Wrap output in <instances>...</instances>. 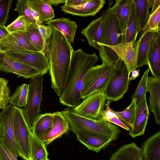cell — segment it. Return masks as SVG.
Returning <instances> with one entry per match:
<instances>
[{
  "label": "cell",
  "instance_id": "6da1fadb",
  "mask_svg": "<svg viewBox=\"0 0 160 160\" xmlns=\"http://www.w3.org/2000/svg\"><path fill=\"white\" fill-rule=\"evenodd\" d=\"M73 51L65 37L52 28L51 35L45 44V54L50 64L51 88L59 97L65 88Z\"/></svg>",
  "mask_w": 160,
  "mask_h": 160
},
{
  "label": "cell",
  "instance_id": "7a4b0ae2",
  "mask_svg": "<svg viewBox=\"0 0 160 160\" xmlns=\"http://www.w3.org/2000/svg\"><path fill=\"white\" fill-rule=\"evenodd\" d=\"M98 59L95 52L88 54L81 48L73 51L65 88L59 97L61 104L73 108L80 103L86 76Z\"/></svg>",
  "mask_w": 160,
  "mask_h": 160
},
{
  "label": "cell",
  "instance_id": "3957f363",
  "mask_svg": "<svg viewBox=\"0 0 160 160\" xmlns=\"http://www.w3.org/2000/svg\"><path fill=\"white\" fill-rule=\"evenodd\" d=\"M68 121L70 130L75 133L82 131L106 138L112 141L117 140L121 130L117 125L104 118L100 121L92 120L80 116L68 107L62 111Z\"/></svg>",
  "mask_w": 160,
  "mask_h": 160
},
{
  "label": "cell",
  "instance_id": "277c9868",
  "mask_svg": "<svg viewBox=\"0 0 160 160\" xmlns=\"http://www.w3.org/2000/svg\"><path fill=\"white\" fill-rule=\"evenodd\" d=\"M101 16L102 19V32L99 51L102 61L104 59L107 47L114 46L124 42V36L121 33L117 16L111 6L104 11Z\"/></svg>",
  "mask_w": 160,
  "mask_h": 160
},
{
  "label": "cell",
  "instance_id": "5b68a950",
  "mask_svg": "<svg viewBox=\"0 0 160 160\" xmlns=\"http://www.w3.org/2000/svg\"><path fill=\"white\" fill-rule=\"evenodd\" d=\"M114 66L102 63L91 68L86 76L81 94V99L98 91L104 90L113 72Z\"/></svg>",
  "mask_w": 160,
  "mask_h": 160
},
{
  "label": "cell",
  "instance_id": "8992f818",
  "mask_svg": "<svg viewBox=\"0 0 160 160\" xmlns=\"http://www.w3.org/2000/svg\"><path fill=\"white\" fill-rule=\"evenodd\" d=\"M129 78L125 64L119 58L104 90L106 99L111 102H116L122 98L128 89Z\"/></svg>",
  "mask_w": 160,
  "mask_h": 160
},
{
  "label": "cell",
  "instance_id": "52a82bcc",
  "mask_svg": "<svg viewBox=\"0 0 160 160\" xmlns=\"http://www.w3.org/2000/svg\"><path fill=\"white\" fill-rule=\"evenodd\" d=\"M43 76L41 75L30 78L28 84L27 103L21 109L22 114L30 128L40 114V106L42 99Z\"/></svg>",
  "mask_w": 160,
  "mask_h": 160
},
{
  "label": "cell",
  "instance_id": "ba28073f",
  "mask_svg": "<svg viewBox=\"0 0 160 160\" xmlns=\"http://www.w3.org/2000/svg\"><path fill=\"white\" fill-rule=\"evenodd\" d=\"M106 100L104 91H98L86 98L79 105L72 109L74 112L82 117L100 121L103 118Z\"/></svg>",
  "mask_w": 160,
  "mask_h": 160
},
{
  "label": "cell",
  "instance_id": "9c48e42d",
  "mask_svg": "<svg viewBox=\"0 0 160 160\" xmlns=\"http://www.w3.org/2000/svg\"><path fill=\"white\" fill-rule=\"evenodd\" d=\"M14 127L15 143L19 156L30 160L29 138L32 133L22 112L21 108L14 106Z\"/></svg>",
  "mask_w": 160,
  "mask_h": 160
},
{
  "label": "cell",
  "instance_id": "30bf717a",
  "mask_svg": "<svg viewBox=\"0 0 160 160\" xmlns=\"http://www.w3.org/2000/svg\"><path fill=\"white\" fill-rule=\"evenodd\" d=\"M9 56L33 67L43 75L49 70V60L45 53L30 51H10L5 52Z\"/></svg>",
  "mask_w": 160,
  "mask_h": 160
},
{
  "label": "cell",
  "instance_id": "8fae6325",
  "mask_svg": "<svg viewBox=\"0 0 160 160\" xmlns=\"http://www.w3.org/2000/svg\"><path fill=\"white\" fill-rule=\"evenodd\" d=\"M0 71L12 73L18 77L26 79L42 75L35 68L12 58L5 52H0Z\"/></svg>",
  "mask_w": 160,
  "mask_h": 160
},
{
  "label": "cell",
  "instance_id": "7c38bea8",
  "mask_svg": "<svg viewBox=\"0 0 160 160\" xmlns=\"http://www.w3.org/2000/svg\"><path fill=\"white\" fill-rule=\"evenodd\" d=\"M13 107L11 104L8 105L0 112V122L3 130L4 143L9 151L17 158L19 155L15 139Z\"/></svg>",
  "mask_w": 160,
  "mask_h": 160
},
{
  "label": "cell",
  "instance_id": "4fadbf2b",
  "mask_svg": "<svg viewBox=\"0 0 160 160\" xmlns=\"http://www.w3.org/2000/svg\"><path fill=\"white\" fill-rule=\"evenodd\" d=\"M17 50L39 52L28 39L25 31L9 32L0 40V52Z\"/></svg>",
  "mask_w": 160,
  "mask_h": 160
},
{
  "label": "cell",
  "instance_id": "5bb4252c",
  "mask_svg": "<svg viewBox=\"0 0 160 160\" xmlns=\"http://www.w3.org/2000/svg\"><path fill=\"white\" fill-rule=\"evenodd\" d=\"M160 32L153 31L147 54L149 69L153 77L160 78Z\"/></svg>",
  "mask_w": 160,
  "mask_h": 160
},
{
  "label": "cell",
  "instance_id": "9a60e30c",
  "mask_svg": "<svg viewBox=\"0 0 160 160\" xmlns=\"http://www.w3.org/2000/svg\"><path fill=\"white\" fill-rule=\"evenodd\" d=\"M106 3L104 0H89L86 3L78 6L64 5L61 7V11L73 15L94 17Z\"/></svg>",
  "mask_w": 160,
  "mask_h": 160
},
{
  "label": "cell",
  "instance_id": "2e32d148",
  "mask_svg": "<svg viewBox=\"0 0 160 160\" xmlns=\"http://www.w3.org/2000/svg\"><path fill=\"white\" fill-rule=\"evenodd\" d=\"M147 92L150 94L148 109L153 113L156 123L160 125V78L148 77Z\"/></svg>",
  "mask_w": 160,
  "mask_h": 160
},
{
  "label": "cell",
  "instance_id": "e0dca14e",
  "mask_svg": "<svg viewBox=\"0 0 160 160\" xmlns=\"http://www.w3.org/2000/svg\"><path fill=\"white\" fill-rule=\"evenodd\" d=\"M153 31L148 29L141 32L138 40L135 42L133 49L137 68L148 65L147 54Z\"/></svg>",
  "mask_w": 160,
  "mask_h": 160
},
{
  "label": "cell",
  "instance_id": "ac0fdd59",
  "mask_svg": "<svg viewBox=\"0 0 160 160\" xmlns=\"http://www.w3.org/2000/svg\"><path fill=\"white\" fill-rule=\"evenodd\" d=\"M149 116L146 96L140 104L137 106L133 126L129 130V135L132 137L134 138L144 134Z\"/></svg>",
  "mask_w": 160,
  "mask_h": 160
},
{
  "label": "cell",
  "instance_id": "d6986e66",
  "mask_svg": "<svg viewBox=\"0 0 160 160\" xmlns=\"http://www.w3.org/2000/svg\"><path fill=\"white\" fill-rule=\"evenodd\" d=\"M53 122L52 127L45 137L46 146L70 130L69 123L62 111L53 113Z\"/></svg>",
  "mask_w": 160,
  "mask_h": 160
},
{
  "label": "cell",
  "instance_id": "ffe728a7",
  "mask_svg": "<svg viewBox=\"0 0 160 160\" xmlns=\"http://www.w3.org/2000/svg\"><path fill=\"white\" fill-rule=\"evenodd\" d=\"M77 139L88 149L97 153L108 146L112 141L110 139L82 131L74 133Z\"/></svg>",
  "mask_w": 160,
  "mask_h": 160
},
{
  "label": "cell",
  "instance_id": "44dd1931",
  "mask_svg": "<svg viewBox=\"0 0 160 160\" xmlns=\"http://www.w3.org/2000/svg\"><path fill=\"white\" fill-rule=\"evenodd\" d=\"M81 32L86 38L88 44L99 51L100 47L98 44L101 43L102 37V17L92 20Z\"/></svg>",
  "mask_w": 160,
  "mask_h": 160
},
{
  "label": "cell",
  "instance_id": "7402d4cb",
  "mask_svg": "<svg viewBox=\"0 0 160 160\" xmlns=\"http://www.w3.org/2000/svg\"><path fill=\"white\" fill-rule=\"evenodd\" d=\"M46 24L61 32L69 43H73L78 27L75 22L68 18L62 17L51 19L47 22Z\"/></svg>",
  "mask_w": 160,
  "mask_h": 160
},
{
  "label": "cell",
  "instance_id": "603a6c76",
  "mask_svg": "<svg viewBox=\"0 0 160 160\" xmlns=\"http://www.w3.org/2000/svg\"><path fill=\"white\" fill-rule=\"evenodd\" d=\"M141 149L143 160H160V131L146 140Z\"/></svg>",
  "mask_w": 160,
  "mask_h": 160
},
{
  "label": "cell",
  "instance_id": "cb8c5ba5",
  "mask_svg": "<svg viewBox=\"0 0 160 160\" xmlns=\"http://www.w3.org/2000/svg\"><path fill=\"white\" fill-rule=\"evenodd\" d=\"M53 113L40 114L30 128L32 133L44 142L46 134L53 125Z\"/></svg>",
  "mask_w": 160,
  "mask_h": 160
},
{
  "label": "cell",
  "instance_id": "d4e9b609",
  "mask_svg": "<svg viewBox=\"0 0 160 160\" xmlns=\"http://www.w3.org/2000/svg\"><path fill=\"white\" fill-rule=\"evenodd\" d=\"M141 149L134 142L119 148L112 155L110 160H143Z\"/></svg>",
  "mask_w": 160,
  "mask_h": 160
},
{
  "label": "cell",
  "instance_id": "484cf974",
  "mask_svg": "<svg viewBox=\"0 0 160 160\" xmlns=\"http://www.w3.org/2000/svg\"><path fill=\"white\" fill-rule=\"evenodd\" d=\"M137 25V33L148 29V23L150 14L148 0H133Z\"/></svg>",
  "mask_w": 160,
  "mask_h": 160
},
{
  "label": "cell",
  "instance_id": "4316f807",
  "mask_svg": "<svg viewBox=\"0 0 160 160\" xmlns=\"http://www.w3.org/2000/svg\"><path fill=\"white\" fill-rule=\"evenodd\" d=\"M130 3L131 0H117L112 7L117 16L119 28L124 38L130 13Z\"/></svg>",
  "mask_w": 160,
  "mask_h": 160
},
{
  "label": "cell",
  "instance_id": "83f0119b",
  "mask_svg": "<svg viewBox=\"0 0 160 160\" xmlns=\"http://www.w3.org/2000/svg\"><path fill=\"white\" fill-rule=\"evenodd\" d=\"M30 160H42L48 158V153L44 142L32 133L29 138Z\"/></svg>",
  "mask_w": 160,
  "mask_h": 160
},
{
  "label": "cell",
  "instance_id": "f1b7e54d",
  "mask_svg": "<svg viewBox=\"0 0 160 160\" xmlns=\"http://www.w3.org/2000/svg\"><path fill=\"white\" fill-rule=\"evenodd\" d=\"M135 6L133 0H131L130 11L124 34V43L132 42L134 44L138 35Z\"/></svg>",
  "mask_w": 160,
  "mask_h": 160
},
{
  "label": "cell",
  "instance_id": "f546056e",
  "mask_svg": "<svg viewBox=\"0 0 160 160\" xmlns=\"http://www.w3.org/2000/svg\"><path fill=\"white\" fill-rule=\"evenodd\" d=\"M39 14L42 23L47 22L55 17L54 11L49 0H28Z\"/></svg>",
  "mask_w": 160,
  "mask_h": 160
},
{
  "label": "cell",
  "instance_id": "4dcf8cb0",
  "mask_svg": "<svg viewBox=\"0 0 160 160\" xmlns=\"http://www.w3.org/2000/svg\"><path fill=\"white\" fill-rule=\"evenodd\" d=\"M37 24L27 23L25 32L28 39L39 52L45 53V44Z\"/></svg>",
  "mask_w": 160,
  "mask_h": 160
},
{
  "label": "cell",
  "instance_id": "1f68e13d",
  "mask_svg": "<svg viewBox=\"0 0 160 160\" xmlns=\"http://www.w3.org/2000/svg\"><path fill=\"white\" fill-rule=\"evenodd\" d=\"M28 91V85L22 84L18 86L13 94L10 97L9 103L20 108L26 106Z\"/></svg>",
  "mask_w": 160,
  "mask_h": 160
},
{
  "label": "cell",
  "instance_id": "d6a6232c",
  "mask_svg": "<svg viewBox=\"0 0 160 160\" xmlns=\"http://www.w3.org/2000/svg\"><path fill=\"white\" fill-rule=\"evenodd\" d=\"M137 105L134 99H132L130 105L123 111H115L119 119L131 129L133 126L136 117Z\"/></svg>",
  "mask_w": 160,
  "mask_h": 160
},
{
  "label": "cell",
  "instance_id": "836d02e7",
  "mask_svg": "<svg viewBox=\"0 0 160 160\" xmlns=\"http://www.w3.org/2000/svg\"><path fill=\"white\" fill-rule=\"evenodd\" d=\"M149 70L148 69L144 72L136 90L131 97L136 101L137 106H138L146 96L147 87Z\"/></svg>",
  "mask_w": 160,
  "mask_h": 160
},
{
  "label": "cell",
  "instance_id": "e575fe53",
  "mask_svg": "<svg viewBox=\"0 0 160 160\" xmlns=\"http://www.w3.org/2000/svg\"><path fill=\"white\" fill-rule=\"evenodd\" d=\"M111 102L108 100L105 104L103 112V118L108 122L119 126L126 130L129 131L130 128L125 125L119 119L115 111L111 109L110 106Z\"/></svg>",
  "mask_w": 160,
  "mask_h": 160
},
{
  "label": "cell",
  "instance_id": "d590c367",
  "mask_svg": "<svg viewBox=\"0 0 160 160\" xmlns=\"http://www.w3.org/2000/svg\"><path fill=\"white\" fill-rule=\"evenodd\" d=\"M14 10L18 12L19 16L25 17L27 23L37 25L32 14L28 0H18Z\"/></svg>",
  "mask_w": 160,
  "mask_h": 160
},
{
  "label": "cell",
  "instance_id": "8d00e7d4",
  "mask_svg": "<svg viewBox=\"0 0 160 160\" xmlns=\"http://www.w3.org/2000/svg\"><path fill=\"white\" fill-rule=\"evenodd\" d=\"M8 82L5 78H0V109L2 110L9 103L10 90Z\"/></svg>",
  "mask_w": 160,
  "mask_h": 160
},
{
  "label": "cell",
  "instance_id": "74e56055",
  "mask_svg": "<svg viewBox=\"0 0 160 160\" xmlns=\"http://www.w3.org/2000/svg\"><path fill=\"white\" fill-rule=\"evenodd\" d=\"M12 1V0H0V26H5Z\"/></svg>",
  "mask_w": 160,
  "mask_h": 160
},
{
  "label": "cell",
  "instance_id": "f35d334b",
  "mask_svg": "<svg viewBox=\"0 0 160 160\" xmlns=\"http://www.w3.org/2000/svg\"><path fill=\"white\" fill-rule=\"evenodd\" d=\"M160 7L151 12L149 17L148 29L156 32L160 30Z\"/></svg>",
  "mask_w": 160,
  "mask_h": 160
},
{
  "label": "cell",
  "instance_id": "ab89813d",
  "mask_svg": "<svg viewBox=\"0 0 160 160\" xmlns=\"http://www.w3.org/2000/svg\"><path fill=\"white\" fill-rule=\"evenodd\" d=\"M27 23L25 17L19 16L13 22L8 25L6 28L9 32L25 31Z\"/></svg>",
  "mask_w": 160,
  "mask_h": 160
},
{
  "label": "cell",
  "instance_id": "60d3db41",
  "mask_svg": "<svg viewBox=\"0 0 160 160\" xmlns=\"http://www.w3.org/2000/svg\"><path fill=\"white\" fill-rule=\"evenodd\" d=\"M0 160H18L6 146L3 138L0 139Z\"/></svg>",
  "mask_w": 160,
  "mask_h": 160
},
{
  "label": "cell",
  "instance_id": "b9f144b4",
  "mask_svg": "<svg viewBox=\"0 0 160 160\" xmlns=\"http://www.w3.org/2000/svg\"><path fill=\"white\" fill-rule=\"evenodd\" d=\"M39 31L45 44L50 37L52 31V28L49 26L41 24L38 26Z\"/></svg>",
  "mask_w": 160,
  "mask_h": 160
},
{
  "label": "cell",
  "instance_id": "7bdbcfd3",
  "mask_svg": "<svg viewBox=\"0 0 160 160\" xmlns=\"http://www.w3.org/2000/svg\"><path fill=\"white\" fill-rule=\"evenodd\" d=\"M89 0H66L65 5L78 6L88 2Z\"/></svg>",
  "mask_w": 160,
  "mask_h": 160
},
{
  "label": "cell",
  "instance_id": "ee69618b",
  "mask_svg": "<svg viewBox=\"0 0 160 160\" xmlns=\"http://www.w3.org/2000/svg\"><path fill=\"white\" fill-rule=\"evenodd\" d=\"M28 2L32 14L33 18L36 21L37 25L38 26L41 25L42 22H41L40 20V18L38 14L28 1Z\"/></svg>",
  "mask_w": 160,
  "mask_h": 160
},
{
  "label": "cell",
  "instance_id": "f6af8a7d",
  "mask_svg": "<svg viewBox=\"0 0 160 160\" xmlns=\"http://www.w3.org/2000/svg\"><path fill=\"white\" fill-rule=\"evenodd\" d=\"M9 33L5 26H0V40L4 38Z\"/></svg>",
  "mask_w": 160,
  "mask_h": 160
},
{
  "label": "cell",
  "instance_id": "bcb514c9",
  "mask_svg": "<svg viewBox=\"0 0 160 160\" xmlns=\"http://www.w3.org/2000/svg\"><path fill=\"white\" fill-rule=\"evenodd\" d=\"M140 69L137 70L136 69L132 71L131 73V76L129 78V80L130 81L131 80L135 79L139 75Z\"/></svg>",
  "mask_w": 160,
  "mask_h": 160
},
{
  "label": "cell",
  "instance_id": "7dc6e473",
  "mask_svg": "<svg viewBox=\"0 0 160 160\" xmlns=\"http://www.w3.org/2000/svg\"><path fill=\"white\" fill-rule=\"evenodd\" d=\"M51 5L57 6L60 3H65L66 0H49Z\"/></svg>",
  "mask_w": 160,
  "mask_h": 160
},
{
  "label": "cell",
  "instance_id": "c3c4849f",
  "mask_svg": "<svg viewBox=\"0 0 160 160\" xmlns=\"http://www.w3.org/2000/svg\"><path fill=\"white\" fill-rule=\"evenodd\" d=\"M3 133L2 127L1 123L0 122V139L3 138Z\"/></svg>",
  "mask_w": 160,
  "mask_h": 160
},
{
  "label": "cell",
  "instance_id": "681fc988",
  "mask_svg": "<svg viewBox=\"0 0 160 160\" xmlns=\"http://www.w3.org/2000/svg\"><path fill=\"white\" fill-rule=\"evenodd\" d=\"M113 0H109L108 1V4L109 5V6H111V5L113 3Z\"/></svg>",
  "mask_w": 160,
  "mask_h": 160
},
{
  "label": "cell",
  "instance_id": "f907efd6",
  "mask_svg": "<svg viewBox=\"0 0 160 160\" xmlns=\"http://www.w3.org/2000/svg\"><path fill=\"white\" fill-rule=\"evenodd\" d=\"M42 160H49L48 158H46Z\"/></svg>",
  "mask_w": 160,
  "mask_h": 160
}]
</instances>
